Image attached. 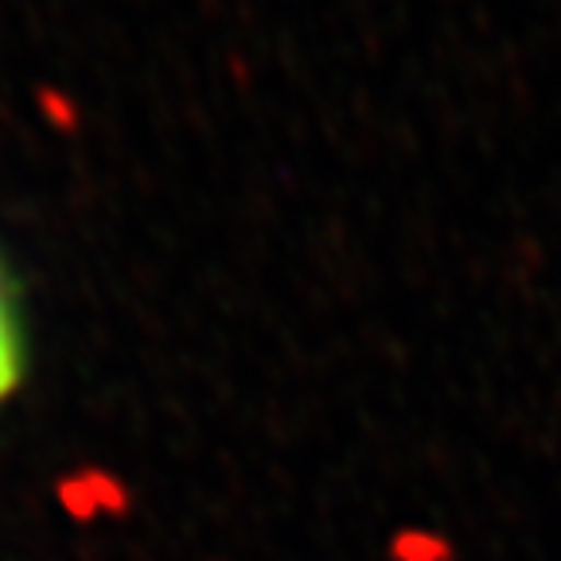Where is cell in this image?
Returning a JSON list of instances; mask_svg holds the SVG:
<instances>
[{
  "instance_id": "1",
  "label": "cell",
  "mask_w": 561,
  "mask_h": 561,
  "mask_svg": "<svg viewBox=\"0 0 561 561\" xmlns=\"http://www.w3.org/2000/svg\"><path fill=\"white\" fill-rule=\"evenodd\" d=\"M20 363H24V355H20V328L16 316H12L9 293H4V280H0V398L16 386Z\"/></svg>"
}]
</instances>
